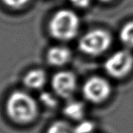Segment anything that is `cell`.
<instances>
[{
    "label": "cell",
    "instance_id": "obj_1",
    "mask_svg": "<svg viewBox=\"0 0 133 133\" xmlns=\"http://www.w3.org/2000/svg\"><path fill=\"white\" fill-rule=\"evenodd\" d=\"M5 109L9 119L18 124L30 123L38 115L37 101L23 91L13 92L6 101Z\"/></svg>",
    "mask_w": 133,
    "mask_h": 133
},
{
    "label": "cell",
    "instance_id": "obj_2",
    "mask_svg": "<svg viewBox=\"0 0 133 133\" xmlns=\"http://www.w3.org/2000/svg\"><path fill=\"white\" fill-rule=\"evenodd\" d=\"M80 27V21L76 13L69 9H60L52 16L48 31L54 39L69 41L75 37Z\"/></svg>",
    "mask_w": 133,
    "mask_h": 133
},
{
    "label": "cell",
    "instance_id": "obj_3",
    "mask_svg": "<svg viewBox=\"0 0 133 133\" xmlns=\"http://www.w3.org/2000/svg\"><path fill=\"white\" fill-rule=\"evenodd\" d=\"M111 40V36L107 31L92 30L82 37L79 41V48L84 54L97 56L108 49Z\"/></svg>",
    "mask_w": 133,
    "mask_h": 133
},
{
    "label": "cell",
    "instance_id": "obj_4",
    "mask_svg": "<svg viewBox=\"0 0 133 133\" xmlns=\"http://www.w3.org/2000/svg\"><path fill=\"white\" fill-rule=\"evenodd\" d=\"M133 67V56L130 52L121 50L113 54L104 63V69L109 76L123 78L130 73Z\"/></svg>",
    "mask_w": 133,
    "mask_h": 133
},
{
    "label": "cell",
    "instance_id": "obj_5",
    "mask_svg": "<svg viewBox=\"0 0 133 133\" xmlns=\"http://www.w3.org/2000/svg\"><path fill=\"white\" fill-rule=\"evenodd\" d=\"M83 96L93 103L105 101L111 92L109 83L102 77H92L87 81L82 88Z\"/></svg>",
    "mask_w": 133,
    "mask_h": 133
},
{
    "label": "cell",
    "instance_id": "obj_6",
    "mask_svg": "<svg viewBox=\"0 0 133 133\" xmlns=\"http://www.w3.org/2000/svg\"><path fill=\"white\" fill-rule=\"evenodd\" d=\"M52 87L58 96L64 98H70L76 88V79L69 71H60L52 78Z\"/></svg>",
    "mask_w": 133,
    "mask_h": 133
},
{
    "label": "cell",
    "instance_id": "obj_7",
    "mask_svg": "<svg viewBox=\"0 0 133 133\" xmlns=\"http://www.w3.org/2000/svg\"><path fill=\"white\" fill-rule=\"evenodd\" d=\"M70 51L67 48L55 46L48 49L47 53V61L52 66H62L70 59Z\"/></svg>",
    "mask_w": 133,
    "mask_h": 133
},
{
    "label": "cell",
    "instance_id": "obj_8",
    "mask_svg": "<svg viewBox=\"0 0 133 133\" xmlns=\"http://www.w3.org/2000/svg\"><path fill=\"white\" fill-rule=\"evenodd\" d=\"M47 82V75L43 70L34 69L25 75L23 82L25 86L32 90L42 88Z\"/></svg>",
    "mask_w": 133,
    "mask_h": 133
},
{
    "label": "cell",
    "instance_id": "obj_9",
    "mask_svg": "<svg viewBox=\"0 0 133 133\" xmlns=\"http://www.w3.org/2000/svg\"><path fill=\"white\" fill-rule=\"evenodd\" d=\"M64 115L73 121H80L83 119L85 115V107L80 102H70L68 103L64 109Z\"/></svg>",
    "mask_w": 133,
    "mask_h": 133
},
{
    "label": "cell",
    "instance_id": "obj_10",
    "mask_svg": "<svg viewBox=\"0 0 133 133\" xmlns=\"http://www.w3.org/2000/svg\"><path fill=\"white\" fill-rule=\"evenodd\" d=\"M119 39L125 46L133 48V21L123 25L119 31Z\"/></svg>",
    "mask_w": 133,
    "mask_h": 133
},
{
    "label": "cell",
    "instance_id": "obj_11",
    "mask_svg": "<svg viewBox=\"0 0 133 133\" xmlns=\"http://www.w3.org/2000/svg\"><path fill=\"white\" fill-rule=\"evenodd\" d=\"M47 133H76L74 126L65 121L54 122L47 130Z\"/></svg>",
    "mask_w": 133,
    "mask_h": 133
},
{
    "label": "cell",
    "instance_id": "obj_12",
    "mask_svg": "<svg viewBox=\"0 0 133 133\" xmlns=\"http://www.w3.org/2000/svg\"><path fill=\"white\" fill-rule=\"evenodd\" d=\"M76 133H92L94 130V124L90 121L82 119L76 126H74Z\"/></svg>",
    "mask_w": 133,
    "mask_h": 133
},
{
    "label": "cell",
    "instance_id": "obj_13",
    "mask_svg": "<svg viewBox=\"0 0 133 133\" xmlns=\"http://www.w3.org/2000/svg\"><path fill=\"white\" fill-rule=\"evenodd\" d=\"M40 102L45 107L48 108H54L57 105V100L51 93L48 92H44L40 95Z\"/></svg>",
    "mask_w": 133,
    "mask_h": 133
},
{
    "label": "cell",
    "instance_id": "obj_14",
    "mask_svg": "<svg viewBox=\"0 0 133 133\" xmlns=\"http://www.w3.org/2000/svg\"><path fill=\"white\" fill-rule=\"evenodd\" d=\"M5 6L12 9H20L25 6L30 0H2Z\"/></svg>",
    "mask_w": 133,
    "mask_h": 133
},
{
    "label": "cell",
    "instance_id": "obj_15",
    "mask_svg": "<svg viewBox=\"0 0 133 133\" xmlns=\"http://www.w3.org/2000/svg\"><path fill=\"white\" fill-rule=\"evenodd\" d=\"M74 6H76L77 8L83 9L86 8L89 5L91 0H70Z\"/></svg>",
    "mask_w": 133,
    "mask_h": 133
},
{
    "label": "cell",
    "instance_id": "obj_16",
    "mask_svg": "<svg viewBox=\"0 0 133 133\" xmlns=\"http://www.w3.org/2000/svg\"><path fill=\"white\" fill-rule=\"evenodd\" d=\"M100 1L104 2V3H109V2H111V1H113V0H100Z\"/></svg>",
    "mask_w": 133,
    "mask_h": 133
}]
</instances>
